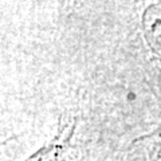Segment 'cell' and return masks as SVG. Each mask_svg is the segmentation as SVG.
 <instances>
[{"instance_id": "6da1fadb", "label": "cell", "mask_w": 161, "mask_h": 161, "mask_svg": "<svg viewBox=\"0 0 161 161\" xmlns=\"http://www.w3.org/2000/svg\"><path fill=\"white\" fill-rule=\"evenodd\" d=\"M160 122L122 2L3 3L2 161H112Z\"/></svg>"}, {"instance_id": "7a4b0ae2", "label": "cell", "mask_w": 161, "mask_h": 161, "mask_svg": "<svg viewBox=\"0 0 161 161\" xmlns=\"http://www.w3.org/2000/svg\"><path fill=\"white\" fill-rule=\"evenodd\" d=\"M145 73L161 102V2H134Z\"/></svg>"}, {"instance_id": "3957f363", "label": "cell", "mask_w": 161, "mask_h": 161, "mask_svg": "<svg viewBox=\"0 0 161 161\" xmlns=\"http://www.w3.org/2000/svg\"><path fill=\"white\" fill-rule=\"evenodd\" d=\"M128 152L138 161H161V122L153 132L136 140Z\"/></svg>"}, {"instance_id": "277c9868", "label": "cell", "mask_w": 161, "mask_h": 161, "mask_svg": "<svg viewBox=\"0 0 161 161\" xmlns=\"http://www.w3.org/2000/svg\"><path fill=\"white\" fill-rule=\"evenodd\" d=\"M112 161H138V160H136L133 156L128 152V148H126V149L124 150V152H121L119 154L115 156V157H114Z\"/></svg>"}]
</instances>
